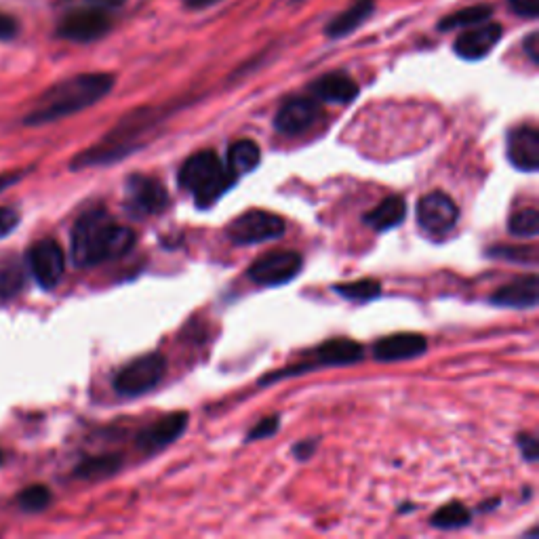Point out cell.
I'll return each mask as SVG.
<instances>
[{
    "instance_id": "ba28073f",
    "label": "cell",
    "mask_w": 539,
    "mask_h": 539,
    "mask_svg": "<svg viewBox=\"0 0 539 539\" xmlns=\"http://www.w3.org/2000/svg\"><path fill=\"white\" fill-rule=\"evenodd\" d=\"M302 255L295 251H272L249 266V278L257 285L278 287L291 283L302 272Z\"/></svg>"
},
{
    "instance_id": "cb8c5ba5",
    "label": "cell",
    "mask_w": 539,
    "mask_h": 539,
    "mask_svg": "<svg viewBox=\"0 0 539 539\" xmlns=\"http://www.w3.org/2000/svg\"><path fill=\"white\" fill-rule=\"evenodd\" d=\"M493 15V9L489 5H476V7H466L457 13L447 15L441 24H438V30L449 32L455 28H470L476 24L489 22V17Z\"/></svg>"
},
{
    "instance_id": "f1b7e54d",
    "label": "cell",
    "mask_w": 539,
    "mask_h": 539,
    "mask_svg": "<svg viewBox=\"0 0 539 539\" xmlns=\"http://www.w3.org/2000/svg\"><path fill=\"white\" fill-rule=\"evenodd\" d=\"M491 257H502L508 262H518V264H531L535 266V251L525 249V247H493L489 251Z\"/></svg>"
},
{
    "instance_id": "44dd1931",
    "label": "cell",
    "mask_w": 539,
    "mask_h": 539,
    "mask_svg": "<svg viewBox=\"0 0 539 539\" xmlns=\"http://www.w3.org/2000/svg\"><path fill=\"white\" fill-rule=\"evenodd\" d=\"M259 161H262V152H259V146L251 142V139H241V142L230 146L228 169L234 173L236 179L255 171Z\"/></svg>"
},
{
    "instance_id": "9c48e42d",
    "label": "cell",
    "mask_w": 539,
    "mask_h": 539,
    "mask_svg": "<svg viewBox=\"0 0 539 539\" xmlns=\"http://www.w3.org/2000/svg\"><path fill=\"white\" fill-rule=\"evenodd\" d=\"M112 28V19L104 9H78L68 13L59 22L57 34L72 43H93L106 36Z\"/></svg>"
},
{
    "instance_id": "1f68e13d",
    "label": "cell",
    "mask_w": 539,
    "mask_h": 539,
    "mask_svg": "<svg viewBox=\"0 0 539 539\" xmlns=\"http://www.w3.org/2000/svg\"><path fill=\"white\" fill-rule=\"evenodd\" d=\"M510 7L516 15L533 19L539 13V0H510Z\"/></svg>"
},
{
    "instance_id": "836d02e7",
    "label": "cell",
    "mask_w": 539,
    "mask_h": 539,
    "mask_svg": "<svg viewBox=\"0 0 539 539\" xmlns=\"http://www.w3.org/2000/svg\"><path fill=\"white\" fill-rule=\"evenodd\" d=\"M17 30H19L17 19H13L11 15H0V41H11Z\"/></svg>"
},
{
    "instance_id": "277c9868",
    "label": "cell",
    "mask_w": 539,
    "mask_h": 539,
    "mask_svg": "<svg viewBox=\"0 0 539 539\" xmlns=\"http://www.w3.org/2000/svg\"><path fill=\"white\" fill-rule=\"evenodd\" d=\"M165 369L167 363L161 354H146L142 358H135V361L116 373L114 390L127 398L142 396L161 384Z\"/></svg>"
},
{
    "instance_id": "d6986e66",
    "label": "cell",
    "mask_w": 539,
    "mask_h": 539,
    "mask_svg": "<svg viewBox=\"0 0 539 539\" xmlns=\"http://www.w3.org/2000/svg\"><path fill=\"white\" fill-rule=\"evenodd\" d=\"M375 11V0H354V3L327 24L329 38H344L361 28Z\"/></svg>"
},
{
    "instance_id": "4316f807",
    "label": "cell",
    "mask_w": 539,
    "mask_h": 539,
    "mask_svg": "<svg viewBox=\"0 0 539 539\" xmlns=\"http://www.w3.org/2000/svg\"><path fill=\"white\" fill-rule=\"evenodd\" d=\"M539 232V213L537 209H523L512 215L510 234L521 238H535Z\"/></svg>"
},
{
    "instance_id": "ab89813d",
    "label": "cell",
    "mask_w": 539,
    "mask_h": 539,
    "mask_svg": "<svg viewBox=\"0 0 539 539\" xmlns=\"http://www.w3.org/2000/svg\"><path fill=\"white\" fill-rule=\"evenodd\" d=\"M5 462V455H3V451H0V464H3Z\"/></svg>"
},
{
    "instance_id": "9a60e30c",
    "label": "cell",
    "mask_w": 539,
    "mask_h": 539,
    "mask_svg": "<svg viewBox=\"0 0 539 539\" xmlns=\"http://www.w3.org/2000/svg\"><path fill=\"white\" fill-rule=\"evenodd\" d=\"M428 350V342L424 335L419 333H396L390 337L379 339L373 346L375 361L382 363H396L407 361V358L422 356Z\"/></svg>"
},
{
    "instance_id": "ffe728a7",
    "label": "cell",
    "mask_w": 539,
    "mask_h": 539,
    "mask_svg": "<svg viewBox=\"0 0 539 539\" xmlns=\"http://www.w3.org/2000/svg\"><path fill=\"white\" fill-rule=\"evenodd\" d=\"M407 215V203L403 196H388L375 209L363 215V222L377 232H386L403 224Z\"/></svg>"
},
{
    "instance_id": "d4e9b609",
    "label": "cell",
    "mask_w": 539,
    "mask_h": 539,
    "mask_svg": "<svg viewBox=\"0 0 539 539\" xmlns=\"http://www.w3.org/2000/svg\"><path fill=\"white\" fill-rule=\"evenodd\" d=\"M472 521V514L459 504V502H451L447 506H443L438 512L432 514L430 523L432 527H438V529H445V531H451V529H462L466 525H470Z\"/></svg>"
},
{
    "instance_id": "74e56055",
    "label": "cell",
    "mask_w": 539,
    "mask_h": 539,
    "mask_svg": "<svg viewBox=\"0 0 539 539\" xmlns=\"http://www.w3.org/2000/svg\"><path fill=\"white\" fill-rule=\"evenodd\" d=\"M19 177H22V173H5V175H0V192L7 190L11 184H15Z\"/></svg>"
},
{
    "instance_id": "2e32d148",
    "label": "cell",
    "mask_w": 539,
    "mask_h": 539,
    "mask_svg": "<svg viewBox=\"0 0 539 539\" xmlns=\"http://www.w3.org/2000/svg\"><path fill=\"white\" fill-rule=\"evenodd\" d=\"M508 161L525 173L539 169V131L531 125L518 127L508 135Z\"/></svg>"
},
{
    "instance_id": "603a6c76",
    "label": "cell",
    "mask_w": 539,
    "mask_h": 539,
    "mask_svg": "<svg viewBox=\"0 0 539 539\" xmlns=\"http://www.w3.org/2000/svg\"><path fill=\"white\" fill-rule=\"evenodd\" d=\"M123 459L118 455H99V457H89L85 462L74 470L76 478H85V481H99V478H106L116 474L121 470Z\"/></svg>"
},
{
    "instance_id": "8fae6325",
    "label": "cell",
    "mask_w": 539,
    "mask_h": 539,
    "mask_svg": "<svg viewBox=\"0 0 539 539\" xmlns=\"http://www.w3.org/2000/svg\"><path fill=\"white\" fill-rule=\"evenodd\" d=\"M459 209L445 192H430L417 205V222L428 234H445L455 228Z\"/></svg>"
},
{
    "instance_id": "7a4b0ae2",
    "label": "cell",
    "mask_w": 539,
    "mask_h": 539,
    "mask_svg": "<svg viewBox=\"0 0 539 539\" xmlns=\"http://www.w3.org/2000/svg\"><path fill=\"white\" fill-rule=\"evenodd\" d=\"M114 87V76L104 72L78 74L47 89L34 108L26 114L24 123L30 127H41L62 121L72 114L83 112L104 99Z\"/></svg>"
},
{
    "instance_id": "484cf974",
    "label": "cell",
    "mask_w": 539,
    "mask_h": 539,
    "mask_svg": "<svg viewBox=\"0 0 539 539\" xmlns=\"http://www.w3.org/2000/svg\"><path fill=\"white\" fill-rule=\"evenodd\" d=\"M333 291L337 295H342L348 302H373L379 295H382V285L373 278H363V281L356 283H344V285H335Z\"/></svg>"
},
{
    "instance_id": "e575fe53",
    "label": "cell",
    "mask_w": 539,
    "mask_h": 539,
    "mask_svg": "<svg viewBox=\"0 0 539 539\" xmlns=\"http://www.w3.org/2000/svg\"><path fill=\"white\" fill-rule=\"evenodd\" d=\"M525 51H527V55H529V59L533 64H539V36H537V32L527 36Z\"/></svg>"
},
{
    "instance_id": "83f0119b",
    "label": "cell",
    "mask_w": 539,
    "mask_h": 539,
    "mask_svg": "<svg viewBox=\"0 0 539 539\" xmlns=\"http://www.w3.org/2000/svg\"><path fill=\"white\" fill-rule=\"evenodd\" d=\"M17 504L26 512H41L51 504V491L45 485H32L17 495Z\"/></svg>"
},
{
    "instance_id": "f35d334b",
    "label": "cell",
    "mask_w": 539,
    "mask_h": 539,
    "mask_svg": "<svg viewBox=\"0 0 539 539\" xmlns=\"http://www.w3.org/2000/svg\"><path fill=\"white\" fill-rule=\"evenodd\" d=\"M215 3H219V0H186V5L190 9H207V7L215 5Z\"/></svg>"
},
{
    "instance_id": "ac0fdd59",
    "label": "cell",
    "mask_w": 539,
    "mask_h": 539,
    "mask_svg": "<svg viewBox=\"0 0 539 539\" xmlns=\"http://www.w3.org/2000/svg\"><path fill=\"white\" fill-rule=\"evenodd\" d=\"M316 99L329 104H350L358 97V85L346 72H329L310 85Z\"/></svg>"
},
{
    "instance_id": "d590c367",
    "label": "cell",
    "mask_w": 539,
    "mask_h": 539,
    "mask_svg": "<svg viewBox=\"0 0 539 539\" xmlns=\"http://www.w3.org/2000/svg\"><path fill=\"white\" fill-rule=\"evenodd\" d=\"M316 445H318V441H304V443H297V445L293 447V453H295L297 459H308V457L314 455Z\"/></svg>"
},
{
    "instance_id": "f546056e",
    "label": "cell",
    "mask_w": 539,
    "mask_h": 539,
    "mask_svg": "<svg viewBox=\"0 0 539 539\" xmlns=\"http://www.w3.org/2000/svg\"><path fill=\"white\" fill-rule=\"evenodd\" d=\"M278 426H281V419H278V415L264 417L262 422H259V424L247 434V443H251V441H262V438H270L272 434L278 432Z\"/></svg>"
},
{
    "instance_id": "4fadbf2b",
    "label": "cell",
    "mask_w": 539,
    "mask_h": 539,
    "mask_svg": "<svg viewBox=\"0 0 539 539\" xmlns=\"http://www.w3.org/2000/svg\"><path fill=\"white\" fill-rule=\"evenodd\" d=\"M502 34L504 30L499 24H489V22L476 24L474 28L470 26V30H466L457 38L453 49L462 59H468V62H478V59L487 57L497 47V43L502 41Z\"/></svg>"
},
{
    "instance_id": "e0dca14e",
    "label": "cell",
    "mask_w": 539,
    "mask_h": 539,
    "mask_svg": "<svg viewBox=\"0 0 539 539\" xmlns=\"http://www.w3.org/2000/svg\"><path fill=\"white\" fill-rule=\"evenodd\" d=\"M491 302L495 306H506V308H535L539 302V281L535 274H525L518 276L514 281H510L508 285L499 287Z\"/></svg>"
},
{
    "instance_id": "7c38bea8",
    "label": "cell",
    "mask_w": 539,
    "mask_h": 539,
    "mask_svg": "<svg viewBox=\"0 0 539 539\" xmlns=\"http://www.w3.org/2000/svg\"><path fill=\"white\" fill-rule=\"evenodd\" d=\"M188 426V413L184 411H175L169 413L165 417L158 419L156 424L144 428L142 432L137 434V447L142 449L144 453H156L165 447H169L171 443H175L179 434H182Z\"/></svg>"
},
{
    "instance_id": "3957f363",
    "label": "cell",
    "mask_w": 539,
    "mask_h": 539,
    "mask_svg": "<svg viewBox=\"0 0 539 539\" xmlns=\"http://www.w3.org/2000/svg\"><path fill=\"white\" fill-rule=\"evenodd\" d=\"M179 186L194 196L198 207H211L236 182L234 173L211 150L196 152L179 169Z\"/></svg>"
},
{
    "instance_id": "5b68a950",
    "label": "cell",
    "mask_w": 539,
    "mask_h": 539,
    "mask_svg": "<svg viewBox=\"0 0 539 539\" xmlns=\"http://www.w3.org/2000/svg\"><path fill=\"white\" fill-rule=\"evenodd\" d=\"M363 354H365L363 346L352 342V339H329V342H325L323 346H318L314 350V356H316L314 363H302V365H295L278 373L266 375L259 384H266V382L272 384V382H278V379H285L297 373H310L312 369H318V367L354 365L358 361H363Z\"/></svg>"
},
{
    "instance_id": "d6a6232c",
    "label": "cell",
    "mask_w": 539,
    "mask_h": 539,
    "mask_svg": "<svg viewBox=\"0 0 539 539\" xmlns=\"http://www.w3.org/2000/svg\"><path fill=\"white\" fill-rule=\"evenodd\" d=\"M518 447H521V453L527 462H535L537 455H539V447H537V438L533 434L518 436Z\"/></svg>"
},
{
    "instance_id": "8d00e7d4",
    "label": "cell",
    "mask_w": 539,
    "mask_h": 539,
    "mask_svg": "<svg viewBox=\"0 0 539 539\" xmlns=\"http://www.w3.org/2000/svg\"><path fill=\"white\" fill-rule=\"evenodd\" d=\"M89 3H93L99 9H118L123 7L127 0H89Z\"/></svg>"
},
{
    "instance_id": "30bf717a",
    "label": "cell",
    "mask_w": 539,
    "mask_h": 539,
    "mask_svg": "<svg viewBox=\"0 0 539 539\" xmlns=\"http://www.w3.org/2000/svg\"><path fill=\"white\" fill-rule=\"evenodd\" d=\"M28 266L34 281L43 289H53L62 281L66 270V255L53 238H43L28 251Z\"/></svg>"
},
{
    "instance_id": "52a82bcc",
    "label": "cell",
    "mask_w": 539,
    "mask_h": 539,
    "mask_svg": "<svg viewBox=\"0 0 539 539\" xmlns=\"http://www.w3.org/2000/svg\"><path fill=\"white\" fill-rule=\"evenodd\" d=\"M125 205L133 217L158 215L169 207V194L158 179L150 175H131L125 186Z\"/></svg>"
},
{
    "instance_id": "7402d4cb",
    "label": "cell",
    "mask_w": 539,
    "mask_h": 539,
    "mask_svg": "<svg viewBox=\"0 0 539 539\" xmlns=\"http://www.w3.org/2000/svg\"><path fill=\"white\" fill-rule=\"evenodd\" d=\"M24 266L15 255L0 257V299H11L24 289Z\"/></svg>"
},
{
    "instance_id": "6da1fadb",
    "label": "cell",
    "mask_w": 539,
    "mask_h": 539,
    "mask_svg": "<svg viewBox=\"0 0 539 539\" xmlns=\"http://www.w3.org/2000/svg\"><path fill=\"white\" fill-rule=\"evenodd\" d=\"M135 245V232L106 209H91L76 219L72 230V259L78 268H93L123 257Z\"/></svg>"
},
{
    "instance_id": "8992f818",
    "label": "cell",
    "mask_w": 539,
    "mask_h": 539,
    "mask_svg": "<svg viewBox=\"0 0 539 539\" xmlns=\"http://www.w3.org/2000/svg\"><path fill=\"white\" fill-rule=\"evenodd\" d=\"M285 222L278 215L251 209L243 215L234 217L230 226L226 228V234L234 245H259L266 241H274V238L283 236Z\"/></svg>"
},
{
    "instance_id": "5bb4252c",
    "label": "cell",
    "mask_w": 539,
    "mask_h": 539,
    "mask_svg": "<svg viewBox=\"0 0 539 539\" xmlns=\"http://www.w3.org/2000/svg\"><path fill=\"white\" fill-rule=\"evenodd\" d=\"M318 118V104L310 97H291L276 112L274 127L283 135H297L308 131Z\"/></svg>"
},
{
    "instance_id": "4dcf8cb0",
    "label": "cell",
    "mask_w": 539,
    "mask_h": 539,
    "mask_svg": "<svg viewBox=\"0 0 539 539\" xmlns=\"http://www.w3.org/2000/svg\"><path fill=\"white\" fill-rule=\"evenodd\" d=\"M19 224V215L15 209L9 207H0V238L9 236Z\"/></svg>"
}]
</instances>
